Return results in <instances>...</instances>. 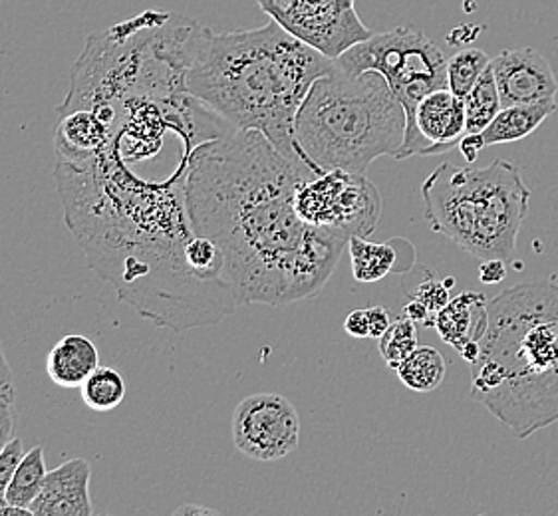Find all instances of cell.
<instances>
[{
	"mask_svg": "<svg viewBox=\"0 0 558 516\" xmlns=\"http://www.w3.org/2000/svg\"><path fill=\"white\" fill-rule=\"evenodd\" d=\"M313 177L255 130H231L191 151L193 233L221 250L239 306L301 303L335 274L347 236L304 223L294 207L302 181Z\"/></svg>",
	"mask_w": 558,
	"mask_h": 516,
	"instance_id": "cell-1",
	"label": "cell"
},
{
	"mask_svg": "<svg viewBox=\"0 0 558 516\" xmlns=\"http://www.w3.org/2000/svg\"><path fill=\"white\" fill-rule=\"evenodd\" d=\"M190 163L168 180H144L101 151L89 161H58V193L66 223L86 250L89 269L112 282L123 303L159 328L217 324L235 312L229 284L205 282L185 258L193 225L185 181Z\"/></svg>",
	"mask_w": 558,
	"mask_h": 516,
	"instance_id": "cell-2",
	"label": "cell"
},
{
	"mask_svg": "<svg viewBox=\"0 0 558 516\" xmlns=\"http://www.w3.org/2000/svg\"><path fill=\"white\" fill-rule=\"evenodd\" d=\"M335 70V60L270 21L253 30H207L185 84L227 124L260 132L284 158L313 173L294 151V120L314 82Z\"/></svg>",
	"mask_w": 558,
	"mask_h": 516,
	"instance_id": "cell-3",
	"label": "cell"
},
{
	"mask_svg": "<svg viewBox=\"0 0 558 516\" xmlns=\"http://www.w3.org/2000/svg\"><path fill=\"white\" fill-rule=\"evenodd\" d=\"M470 397L517 439L558 421V284L523 282L489 306Z\"/></svg>",
	"mask_w": 558,
	"mask_h": 516,
	"instance_id": "cell-4",
	"label": "cell"
},
{
	"mask_svg": "<svg viewBox=\"0 0 558 516\" xmlns=\"http://www.w3.org/2000/svg\"><path fill=\"white\" fill-rule=\"evenodd\" d=\"M207 30L181 14L146 11L92 34L72 67L70 91L58 112L185 94L187 70Z\"/></svg>",
	"mask_w": 558,
	"mask_h": 516,
	"instance_id": "cell-5",
	"label": "cell"
},
{
	"mask_svg": "<svg viewBox=\"0 0 558 516\" xmlns=\"http://www.w3.org/2000/svg\"><path fill=\"white\" fill-rule=\"evenodd\" d=\"M405 125L402 103L380 74L354 76L336 67L302 101L294 151L316 177L335 169L364 175L381 156H398Z\"/></svg>",
	"mask_w": 558,
	"mask_h": 516,
	"instance_id": "cell-6",
	"label": "cell"
},
{
	"mask_svg": "<svg viewBox=\"0 0 558 516\" xmlns=\"http://www.w3.org/2000/svg\"><path fill=\"white\" fill-rule=\"evenodd\" d=\"M425 219L439 235L480 260L513 262L531 189L521 169L497 159L487 168L444 163L424 181Z\"/></svg>",
	"mask_w": 558,
	"mask_h": 516,
	"instance_id": "cell-7",
	"label": "cell"
},
{
	"mask_svg": "<svg viewBox=\"0 0 558 516\" xmlns=\"http://www.w3.org/2000/svg\"><path fill=\"white\" fill-rule=\"evenodd\" d=\"M447 60L436 40L410 26H398L388 33L372 34L368 40L336 58L335 64L347 74L376 72L388 82L408 122L396 159H408L429 151V142L415 127V110L427 94L447 88Z\"/></svg>",
	"mask_w": 558,
	"mask_h": 516,
	"instance_id": "cell-8",
	"label": "cell"
},
{
	"mask_svg": "<svg viewBox=\"0 0 558 516\" xmlns=\"http://www.w3.org/2000/svg\"><path fill=\"white\" fill-rule=\"evenodd\" d=\"M294 207L304 223L332 231L350 241L352 236L374 233L384 202L378 187L364 175L335 169L302 181Z\"/></svg>",
	"mask_w": 558,
	"mask_h": 516,
	"instance_id": "cell-9",
	"label": "cell"
},
{
	"mask_svg": "<svg viewBox=\"0 0 558 516\" xmlns=\"http://www.w3.org/2000/svg\"><path fill=\"white\" fill-rule=\"evenodd\" d=\"M270 21L336 60L372 36L356 11V0H257Z\"/></svg>",
	"mask_w": 558,
	"mask_h": 516,
	"instance_id": "cell-10",
	"label": "cell"
},
{
	"mask_svg": "<svg viewBox=\"0 0 558 516\" xmlns=\"http://www.w3.org/2000/svg\"><path fill=\"white\" fill-rule=\"evenodd\" d=\"M233 443L248 459L270 463L299 447L301 417L296 407L279 393H253L236 405Z\"/></svg>",
	"mask_w": 558,
	"mask_h": 516,
	"instance_id": "cell-11",
	"label": "cell"
},
{
	"mask_svg": "<svg viewBox=\"0 0 558 516\" xmlns=\"http://www.w3.org/2000/svg\"><path fill=\"white\" fill-rule=\"evenodd\" d=\"M492 70L501 106L557 100L558 82L547 57L536 48H514L492 58Z\"/></svg>",
	"mask_w": 558,
	"mask_h": 516,
	"instance_id": "cell-12",
	"label": "cell"
},
{
	"mask_svg": "<svg viewBox=\"0 0 558 516\" xmlns=\"http://www.w3.org/2000/svg\"><path fill=\"white\" fill-rule=\"evenodd\" d=\"M92 467L86 459H70L46 475L43 491L31 511L34 516H92Z\"/></svg>",
	"mask_w": 558,
	"mask_h": 516,
	"instance_id": "cell-13",
	"label": "cell"
},
{
	"mask_svg": "<svg viewBox=\"0 0 558 516\" xmlns=\"http://www.w3.org/2000/svg\"><path fill=\"white\" fill-rule=\"evenodd\" d=\"M415 127L429 142L427 156L447 153L465 135V103L449 88L434 90L415 110Z\"/></svg>",
	"mask_w": 558,
	"mask_h": 516,
	"instance_id": "cell-14",
	"label": "cell"
},
{
	"mask_svg": "<svg viewBox=\"0 0 558 516\" xmlns=\"http://www.w3.org/2000/svg\"><path fill=\"white\" fill-rule=\"evenodd\" d=\"M112 139V127L94 110L62 113L54 135L58 161L78 165L100 156Z\"/></svg>",
	"mask_w": 558,
	"mask_h": 516,
	"instance_id": "cell-15",
	"label": "cell"
},
{
	"mask_svg": "<svg viewBox=\"0 0 558 516\" xmlns=\"http://www.w3.org/2000/svg\"><path fill=\"white\" fill-rule=\"evenodd\" d=\"M487 298L481 292H461L436 315L439 337L447 346L458 349L459 354L470 344H480L487 330Z\"/></svg>",
	"mask_w": 558,
	"mask_h": 516,
	"instance_id": "cell-16",
	"label": "cell"
},
{
	"mask_svg": "<svg viewBox=\"0 0 558 516\" xmlns=\"http://www.w3.org/2000/svg\"><path fill=\"white\" fill-rule=\"evenodd\" d=\"M100 366V352L89 337L68 334L46 356V373L58 388L80 390L92 371Z\"/></svg>",
	"mask_w": 558,
	"mask_h": 516,
	"instance_id": "cell-17",
	"label": "cell"
},
{
	"mask_svg": "<svg viewBox=\"0 0 558 516\" xmlns=\"http://www.w3.org/2000/svg\"><path fill=\"white\" fill-rule=\"evenodd\" d=\"M557 112V100L536 101V103H517L501 108L492 124L481 135L485 146L513 144L533 134L550 113Z\"/></svg>",
	"mask_w": 558,
	"mask_h": 516,
	"instance_id": "cell-18",
	"label": "cell"
},
{
	"mask_svg": "<svg viewBox=\"0 0 558 516\" xmlns=\"http://www.w3.org/2000/svg\"><path fill=\"white\" fill-rule=\"evenodd\" d=\"M400 382L412 392H436L444 383L447 361L439 349L432 346H417L408 358L396 368Z\"/></svg>",
	"mask_w": 558,
	"mask_h": 516,
	"instance_id": "cell-19",
	"label": "cell"
},
{
	"mask_svg": "<svg viewBox=\"0 0 558 516\" xmlns=\"http://www.w3.org/2000/svg\"><path fill=\"white\" fill-rule=\"evenodd\" d=\"M352 258V274L357 282H378L396 270L398 255L390 243H372L368 236H352L348 241Z\"/></svg>",
	"mask_w": 558,
	"mask_h": 516,
	"instance_id": "cell-20",
	"label": "cell"
},
{
	"mask_svg": "<svg viewBox=\"0 0 558 516\" xmlns=\"http://www.w3.org/2000/svg\"><path fill=\"white\" fill-rule=\"evenodd\" d=\"M46 475H48V469H46L45 450L38 445L33 451L24 453L23 460L19 463L16 472L9 484L7 503L31 511L36 496L43 491Z\"/></svg>",
	"mask_w": 558,
	"mask_h": 516,
	"instance_id": "cell-21",
	"label": "cell"
},
{
	"mask_svg": "<svg viewBox=\"0 0 558 516\" xmlns=\"http://www.w3.org/2000/svg\"><path fill=\"white\" fill-rule=\"evenodd\" d=\"M465 103V134H481L492 124L501 110V96L492 66L487 67L470 94L463 98Z\"/></svg>",
	"mask_w": 558,
	"mask_h": 516,
	"instance_id": "cell-22",
	"label": "cell"
},
{
	"mask_svg": "<svg viewBox=\"0 0 558 516\" xmlns=\"http://www.w3.org/2000/svg\"><path fill=\"white\" fill-rule=\"evenodd\" d=\"M125 393H128V385L122 373L106 366H98L86 378V382L80 385L82 402L88 405L92 411H98V414H106L120 407L125 400Z\"/></svg>",
	"mask_w": 558,
	"mask_h": 516,
	"instance_id": "cell-23",
	"label": "cell"
},
{
	"mask_svg": "<svg viewBox=\"0 0 558 516\" xmlns=\"http://www.w3.org/2000/svg\"><path fill=\"white\" fill-rule=\"evenodd\" d=\"M492 66V58L477 48L459 50L447 60V88L459 98H465L477 84L481 74Z\"/></svg>",
	"mask_w": 558,
	"mask_h": 516,
	"instance_id": "cell-24",
	"label": "cell"
},
{
	"mask_svg": "<svg viewBox=\"0 0 558 516\" xmlns=\"http://www.w3.org/2000/svg\"><path fill=\"white\" fill-rule=\"evenodd\" d=\"M417 346V324L403 315L393 320L390 328L384 332V336L378 340L381 358L391 370H396Z\"/></svg>",
	"mask_w": 558,
	"mask_h": 516,
	"instance_id": "cell-25",
	"label": "cell"
},
{
	"mask_svg": "<svg viewBox=\"0 0 558 516\" xmlns=\"http://www.w3.org/2000/svg\"><path fill=\"white\" fill-rule=\"evenodd\" d=\"M23 457L24 450L21 439L12 438L11 443L0 451V511L9 505L7 503V491H9V484H11L12 477H14L16 467H19Z\"/></svg>",
	"mask_w": 558,
	"mask_h": 516,
	"instance_id": "cell-26",
	"label": "cell"
},
{
	"mask_svg": "<svg viewBox=\"0 0 558 516\" xmlns=\"http://www.w3.org/2000/svg\"><path fill=\"white\" fill-rule=\"evenodd\" d=\"M453 284H456L453 279L446 282H439L437 279H425V281L412 292V298L420 300L427 310H432L434 315H437V312L451 300L449 286H453Z\"/></svg>",
	"mask_w": 558,
	"mask_h": 516,
	"instance_id": "cell-27",
	"label": "cell"
},
{
	"mask_svg": "<svg viewBox=\"0 0 558 516\" xmlns=\"http://www.w3.org/2000/svg\"><path fill=\"white\" fill-rule=\"evenodd\" d=\"M16 414L12 409V400H0V451L4 450L14 438Z\"/></svg>",
	"mask_w": 558,
	"mask_h": 516,
	"instance_id": "cell-28",
	"label": "cell"
},
{
	"mask_svg": "<svg viewBox=\"0 0 558 516\" xmlns=\"http://www.w3.org/2000/svg\"><path fill=\"white\" fill-rule=\"evenodd\" d=\"M344 330H347L348 334L352 337H360V340L369 337L368 308H364V310H352V312L347 316V320H344Z\"/></svg>",
	"mask_w": 558,
	"mask_h": 516,
	"instance_id": "cell-29",
	"label": "cell"
},
{
	"mask_svg": "<svg viewBox=\"0 0 558 516\" xmlns=\"http://www.w3.org/2000/svg\"><path fill=\"white\" fill-rule=\"evenodd\" d=\"M403 316L410 318L415 324L424 325V328H434L436 324V315L432 310H427L420 300H410L403 306Z\"/></svg>",
	"mask_w": 558,
	"mask_h": 516,
	"instance_id": "cell-30",
	"label": "cell"
},
{
	"mask_svg": "<svg viewBox=\"0 0 558 516\" xmlns=\"http://www.w3.org/2000/svg\"><path fill=\"white\" fill-rule=\"evenodd\" d=\"M368 318L369 337L380 340V337L384 336V332L390 328V312H388L384 306H372V308H368Z\"/></svg>",
	"mask_w": 558,
	"mask_h": 516,
	"instance_id": "cell-31",
	"label": "cell"
},
{
	"mask_svg": "<svg viewBox=\"0 0 558 516\" xmlns=\"http://www.w3.org/2000/svg\"><path fill=\"white\" fill-rule=\"evenodd\" d=\"M507 277V262L492 258V260H481L480 279L485 284H497Z\"/></svg>",
	"mask_w": 558,
	"mask_h": 516,
	"instance_id": "cell-32",
	"label": "cell"
},
{
	"mask_svg": "<svg viewBox=\"0 0 558 516\" xmlns=\"http://www.w3.org/2000/svg\"><path fill=\"white\" fill-rule=\"evenodd\" d=\"M458 147L468 163H475L480 159V151L485 147V142L481 134H465L461 137Z\"/></svg>",
	"mask_w": 558,
	"mask_h": 516,
	"instance_id": "cell-33",
	"label": "cell"
},
{
	"mask_svg": "<svg viewBox=\"0 0 558 516\" xmlns=\"http://www.w3.org/2000/svg\"><path fill=\"white\" fill-rule=\"evenodd\" d=\"M0 397H7V400L14 397V376L2 348V342H0Z\"/></svg>",
	"mask_w": 558,
	"mask_h": 516,
	"instance_id": "cell-34",
	"label": "cell"
},
{
	"mask_svg": "<svg viewBox=\"0 0 558 516\" xmlns=\"http://www.w3.org/2000/svg\"><path fill=\"white\" fill-rule=\"evenodd\" d=\"M178 513H213L211 508H195V506H185L179 508Z\"/></svg>",
	"mask_w": 558,
	"mask_h": 516,
	"instance_id": "cell-35",
	"label": "cell"
},
{
	"mask_svg": "<svg viewBox=\"0 0 558 516\" xmlns=\"http://www.w3.org/2000/svg\"><path fill=\"white\" fill-rule=\"evenodd\" d=\"M0 400H4V397H0Z\"/></svg>",
	"mask_w": 558,
	"mask_h": 516,
	"instance_id": "cell-36",
	"label": "cell"
}]
</instances>
